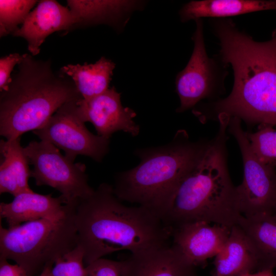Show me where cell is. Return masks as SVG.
<instances>
[{"instance_id":"d4e9b609","label":"cell","mask_w":276,"mask_h":276,"mask_svg":"<svg viewBox=\"0 0 276 276\" xmlns=\"http://www.w3.org/2000/svg\"><path fill=\"white\" fill-rule=\"evenodd\" d=\"M124 265V260L101 258L86 266V276H123Z\"/></svg>"},{"instance_id":"cb8c5ba5","label":"cell","mask_w":276,"mask_h":276,"mask_svg":"<svg viewBox=\"0 0 276 276\" xmlns=\"http://www.w3.org/2000/svg\"><path fill=\"white\" fill-rule=\"evenodd\" d=\"M84 256L78 246L57 258L50 267V276H86Z\"/></svg>"},{"instance_id":"3957f363","label":"cell","mask_w":276,"mask_h":276,"mask_svg":"<svg viewBox=\"0 0 276 276\" xmlns=\"http://www.w3.org/2000/svg\"><path fill=\"white\" fill-rule=\"evenodd\" d=\"M219 128L197 163L179 184L162 220L172 228L203 221L231 228L237 224L236 187L226 163V132L229 118L218 117Z\"/></svg>"},{"instance_id":"44dd1931","label":"cell","mask_w":276,"mask_h":276,"mask_svg":"<svg viewBox=\"0 0 276 276\" xmlns=\"http://www.w3.org/2000/svg\"><path fill=\"white\" fill-rule=\"evenodd\" d=\"M114 68L112 60L102 57L95 63L67 64L60 71L72 79L82 98L88 100L109 88Z\"/></svg>"},{"instance_id":"ba28073f","label":"cell","mask_w":276,"mask_h":276,"mask_svg":"<svg viewBox=\"0 0 276 276\" xmlns=\"http://www.w3.org/2000/svg\"><path fill=\"white\" fill-rule=\"evenodd\" d=\"M24 150L33 166L31 177L36 185L57 190L66 204L76 203L94 192L85 165L71 160L52 144L43 140L31 141Z\"/></svg>"},{"instance_id":"2e32d148","label":"cell","mask_w":276,"mask_h":276,"mask_svg":"<svg viewBox=\"0 0 276 276\" xmlns=\"http://www.w3.org/2000/svg\"><path fill=\"white\" fill-rule=\"evenodd\" d=\"M212 276H243L259 270L256 251L243 230L234 225L224 245L215 257Z\"/></svg>"},{"instance_id":"603a6c76","label":"cell","mask_w":276,"mask_h":276,"mask_svg":"<svg viewBox=\"0 0 276 276\" xmlns=\"http://www.w3.org/2000/svg\"><path fill=\"white\" fill-rule=\"evenodd\" d=\"M37 1L1 0L0 36L15 32L18 25L23 24Z\"/></svg>"},{"instance_id":"4fadbf2b","label":"cell","mask_w":276,"mask_h":276,"mask_svg":"<svg viewBox=\"0 0 276 276\" xmlns=\"http://www.w3.org/2000/svg\"><path fill=\"white\" fill-rule=\"evenodd\" d=\"M75 21L68 7L54 0H42L30 12L20 28L12 33L25 39L32 56L39 54L40 46L53 33L68 30Z\"/></svg>"},{"instance_id":"9a60e30c","label":"cell","mask_w":276,"mask_h":276,"mask_svg":"<svg viewBox=\"0 0 276 276\" xmlns=\"http://www.w3.org/2000/svg\"><path fill=\"white\" fill-rule=\"evenodd\" d=\"M68 207L69 204H66L61 195L53 197L51 194L43 195L33 191L20 194L9 203L1 202L0 217L11 228L41 219L61 217Z\"/></svg>"},{"instance_id":"484cf974","label":"cell","mask_w":276,"mask_h":276,"mask_svg":"<svg viewBox=\"0 0 276 276\" xmlns=\"http://www.w3.org/2000/svg\"><path fill=\"white\" fill-rule=\"evenodd\" d=\"M26 54H10L0 59V91L8 90L11 82V73L14 66L20 63L25 58Z\"/></svg>"},{"instance_id":"f1b7e54d","label":"cell","mask_w":276,"mask_h":276,"mask_svg":"<svg viewBox=\"0 0 276 276\" xmlns=\"http://www.w3.org/2000/svg\"><path fill=\"white\" fill-rule=\"evenodd\" d=\"M51 266H49L44 268L42 272L39 274L38 276H50L49 271Z\"/></svg>"},{"instance_id":"f546056e","label":"cell","mask_w":276,"mask_h":276,"mask_svg":"<svg viewBox=\"0 0 276 276\" xmlns=\"http://www.w3.org/2000/svg\"><path fill=\"white\" fill-rule=\"evenodd\" d=\"M270 215L273 217L275 219H276V199Z\"/></svg>"},{"instance_id":"8992f818","label":"cell","mask_w":276,"mask_h":276,"mask_svg":"<svg viewBox=\"0 0 276 276\" xmlns=\"http://www.w3.org/2000/svg\"><path fill=\"white\" fill-rule=\"evenodd\" d=\"M69 204L62 217L41 219L11 227L0 225V259L12 260L30 276L39 274L77 246L75 211Z\"/></svg>"},{"instance_id":"277c9868","label":"cell","mask_w":276,"mask_h":276,"mask_svg":"<svg viewBox=\"0 0 276 276\" xmlns=\"http://www.w3.org/2000/svg\"><path fill=\"white\" fill-rule=\"evenodd\" d=\"M82 97L73 80L55 72L50 60L26 54L11 75L7 90L0 95V134L19 138L42 127L65 103Z\"/></svg>"},{"instance_id":"4316f807","label":"cell","mask_w":276,"mask_h":276,"mask_svg":"<svg viewBox=\"0 0 276 276\" xmlns=\"http://www.w3.org/2000/svg\"><path fill=\"white\" fill-rule=\"evenodd\" d=\"M0 276H30L22 267L9 263L7 260L0 259Z\"/></svg>"},{"instance_id":"7a4b0ae2","label":"cell","mask_w":276,"mask_h":276,"mask_svg":"<svg viewBox=\"0 0 276 276\" xmlns=\"http://www.w3.org/2000/svg\"><path fill=\"white\" fill-rule=\"evenodd\" d=\"M75 223L86 265L120 250L137 255L160 248L171 239L172 228L160 218L143 206L125 205L106 183L78 201Z\"/></svg>"},{"instance_id":"9c48e42d","label":"cell","mask_w":276,"mask_h":276,"mask_svg":"<svg viewBox=\"0 0 276 276\" xmlns=\"http://www.w3.org/2000/svg\"><path fill=\"white\" fill-rule=\"evenodd\" d=\"M241 123L239 118H229L227 127L237 141L243 164V181L236 187L237 207L247 218L270 215L276 199V168L256 157Z\"/></svg>"},{"instance_id":"d6986e66","label":"cell","mask_w":276,"mask_h":276,"mask_svg":"<svg viewBox=\"0 0 276 276\" xmlns=\"http://www.w3.org/2000/svg\"><path fill=\"white\" fill-rule=\"evenodd\" d=\"M20 140L0 141V193H8L14 197L33 192L28 183L31 170Z\"/></svg>"},{"instance_id":"ac0fdd59","label":"cell","mask_w":276,"mask_h":276,"mask_svg":"<svg viewBox=\"0 0 276 276\" xmlns=\"http://www.w3.org/2000/svg\"><path fill=\"white\" fill-rule=\"evenodd\" d=\"M276 10V0L191 1L179 11L180 20L185 22L203 18H227L265 10Z\"/></svg>"},{"instance_id":"30bf717a","label":"cell","mask_w":276,"mask_h":276,"mask_svg":"<svg viewBox=\"0 0 276 276\" xmlns=\"http://www.w3.org/2000/svg\"><path fill=\"white\" fill-rule=\"evenodd\" d=\"M79 100L63 104L33 132L40 140L62 150L65 156L73 162L81 155L101 162L109 151V139L94 134L87 129L78 113Z\"/></svg>"},{"instance_id":"6da1fadb","label":"cell","mask_w":276,"mask_h":276,"mask_svg":"<svg viewBox=\"0 0 276 276\" xmlns=\"http://www.w3.org/2000/svg\"><path fill=\"white\" fill-rule=\"evenodd\" d=\"M210 22L218 55L232 67L234 84L227 97L198 105L194 114L203 123L224 114L249 124L276 125V30L261 42L229 18Z\"/></svg>"},{"instance_id":"ffe728a7","label":"cell","mask_w":276,"mask_h":276,"mask_svg":"<svg viewBox=\"0 0 276 276\" xmlns=\"http://www.w3.org/2000/svg\"><path fill=\"white\" fill-rule=\"evenodd\" d=\"M237 224L246 234L256 251L259 270L276 268V219L270 215L252 218L241 215Z\"/></svg>"},{"instance_id":"83f0119b","label":"cell","mask_w":276,"mask_h":276,"mask_svg":"<svg viewBox=\"0 0 276 276\" xmlns=\"http://www.w3.org/2000/svg\"><path fill=\"white\" fill-rule=\"evenodd\" d=\"M243 276H275L273 269H265L252 273H248Z\"/></svg>"},{"instance_id":"e0dca14e","label":"cell","mask_w":276,"mask_h":276,"mask_svg":"<svg viewBox=\"0 0 276 276\" xmlns=\"http://www.w3.org/2000/svg\"><path fill=\"white\" fill-rule=\"evenodd\" d=\"M67 7L75 21V26L105 24L117 28L123 27L130 14L143 7L137 1L68 0Z\"/></svg>"},{"instance_id":"5b68a950","label":"cell","mask_w":276,"mask_h":276,"mask_svg":"<svg viewBox=\"0 0 276 276\" xmlns=\"http://www.w3.org/2000/svg\"><path fill=\"white\" fill-rule=\"evenodd\" d=\"M208 142H192L180 130L166 145L137 150L140 164L116 176L114 193L120 200L137 203L162 219L179 184Z\"/></svg>"},{"instance_id":"52a82bcc","label":"cell","mask_w":276,"mask_h":276,"mask_svg":"<svg viewBox=\"0 0 276 276\" xmlns=\"http://www.w3.org/2000/svg\"><path fill=\"white\" fill-rule=\"evenodd\" d=\"M195 21L193 52L185 67L175 78L176 90L180 100L176 110L179 113L194 108L203 100L216 101L225 93V81L229 66L218 54L211 57L208 56L202 19Z\"/></svg>"},{"instance_id":"7402d4cb","label":"cell","mask_w":276,"mask_h":276,"mask_svg":"<svg viewBox=\"0 0 276 276\" xmlns=\"http://www.w3.org/2000/svg\"><path fill=\"white\" fill-rule=\"evenodd\" d=\"M250 148L262 163L276 168V130L273 126L260 125L255 132H246Z\"/></svg>"},{"instance_id":"5bb4252c","label":"cell","mask_w":276,"mask_h":276,"mask_svg":"<svg viewBox=\"0 0 276 276\" xmlns=\"http://www.w3.org/2000/svg\"><path fill=\"white\" fill-rule=\"evenodd\" d=\"M123 276H197L195 267L172 245L124 260Z\"/></svg>"},{"instance_id":"7c38bea8","label":"cell","mask_w":276,"mask_h":276,"mask_svg":"<svg viewBox=\"0 0 276 276\" xmlns=\"http://www.w3.org/2000/svg\"><path fill=\"white\" fill-rule=\"evenodd\" d=\"M203 221L185 223L172 229V245L195 267H204L220 251L231 228Z\"/></svg>"},{"instance_id":"8fae6325","label":"cell","mask_w":276,"mask_h":276,"mask_svg":"<svg viewBox=\"0 0 276 276\" xmlns=\"http://www.w3.org/2000/svg\"><path fill=\"white\" fill-rule=\"evenodd\" d=\"M77 110L83 122L91 123L97 134L106 139H109L118 131L133 136L139 133V126L133 120L136 116L135 111L122 105L121 93L114 87L91 99H80L77 102Z\"/></svg>"}]
</instances>
